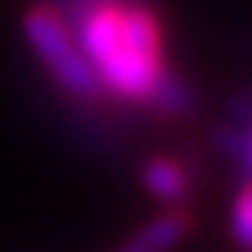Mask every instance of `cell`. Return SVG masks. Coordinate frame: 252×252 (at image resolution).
I'll return each instance as SVG.
<instances>
[{
    "label": "cell",
    "instance_id": "obj_1",
    "mask_svg": "<svg viewBox=\"0 0 252 252\" xmlns=\"http://www.w3.org/2000/svg\"><path fill=\"white\" fill-rule=\"evenodd\" d=\"M72 33L102 89L148 102L164 72V33L154 10L131 0H92Z\"/></svg>",
    "mask_w": 252,
    "mask_h": 252
},
{
    "label": "cell",
    "instance_id": "obj_2",
    "mask_svg": "<svg viewBox=\"0 0 252 252\" xmlns=\"http://www.w3.org/2000/svg\"><path fill=\"white\" fill-rule=\"evenodd\" d=\"M23 33H27L30 49L36 53V59L46 65V72L56 79L63 92H69L72 98H82V102H92L102 95V85L95 79L69 20L56 7H49V3L30 7L23 17Z\"/></svg>",
    "mask_w": 252,
    "mask_h": 252
},
{
    "label": "cell",
    "instance_id": "obj_3",
    "mask_svg": "<svg viewBox=\"0 0 252 252\" xmlns=\"http://www.w3.org/2000/svg\"><path fill=\"white\" fill-rule=\"evenodd\" d=\"M190 233V216L184 210H167L144 223L138 233H131L115 252H170Z\"/></svg>",
    "mask_w": 252,
    "mask_h": 252
},
{
    "label": "cell",
    "instance_id": "obj_4",
    "mask_svg": "<svg viewBox=\"0 0 252 252\" xmlns=\"http://www.w3.org/2000/svg\"><path fill=\"white\" fill-rule=\"evenodd\" d=\"M141 180L151 190V196H158L170 210H180V203L190 196V174L174 158H151L141 170Z\"/></svg>",
    "mask_w": 252,
    "mask_h": 252
},
{
    "label": "cell",
    "instance_id": "obj_5",
    "mask_svg": "<svg viewBox=\"0 0 252 252\" xmlns=\"http://www.w3.org/2000/svg\"><path fill=\"white\" fill-rule=\"evenodd\" d=\"M148 102H154L160 112H167V115H187L190 108H193V92L187 89L184 79H177V75H170L167 69H164L160 79L154 82V89H151Z\"/></svg>",
    "mask_w": 252,
    "mask_h": 252
},
{
    "label": "cell",
    "instance_id": "obj_6",
    "mask_svg": "<svg viewBox=\"0 0 252 252\" xmlns=\"http://www.w3.org/2000/svg\"><path fill=\"white\" fill-rule=\"evenodd\" d=\"M216 144H220V151L223 154H229V158H236V164H239V174H243V180L249 177V167H252V138H249V125L239 122V125H226V128L216 131Z\"/></svg>",
    "mask_w": 252,
    "mask_h": 252
},
{
    "label": "cell",
    "instance_id": "obj_7",
    "mask_svg": "<svg viewBox=\"0 0 252 252\" xmlns=\"http://www.w3.org/2000/svg\"><path fill=\"white\" fill-rule=\"evenodd\" d=\"M229 220H233V239L239 246H249L252 243V193H249V187L243 184V190L236 193V200H233V210H229Z\"/></svg>",
    "mask_w": 252,
    "mask_h": 252
}]
</instances>
